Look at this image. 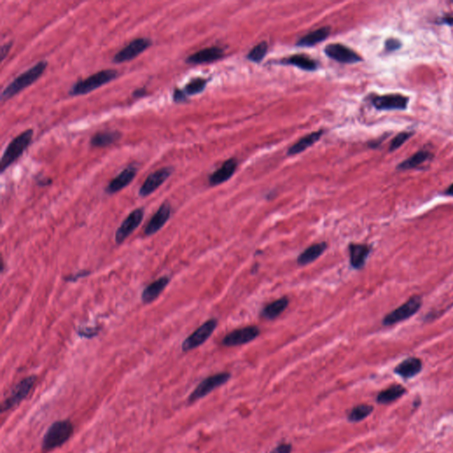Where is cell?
<instances>
[{
    "mask_svg": "<svg viewBox=\"0 0 453 453\" xmlns=\"http://www.w3.org/2000/svg\"><path fill=\"white\" fill-rule=\"evenodd\" d=\"M47 67H48L47 61H39L36 65L31 67V69L21 74L3 90L0 96L1 100L8 101L20 92H23L26 88L31 86V84H34L35 82L39 80V77L45 73Z\"/></svg>",
    "mask_w": 453,
    "mask_h": 453,
    "instance_id": "1",
    "label": "cell"
},
{
    "mask_svg": "<svg viewBox=\"0 0 453 453\" xmlns=\"http://www.w3.org/2000/svg\"><path fill=\"white\" fill-rule=\"evenodd\" d=\"M74 431V425L69 419L55 421L50 426L43 438L42 449L49 451L61 447L71 438Z\"/></svg>",
    "mask_w": 453,
    "mask_h": 453,
    "instance_id": "2",
    "label": "cell"
},
{
    "mask_svg": "<svg viewBox=\"0 0 453 453\" xmlns=\"http://www.w3.org/2000/svg\"><path fill=\"white\" fill-rule=\"evenodd\" d=\"M34 130L29 129L12 140L7 146L0 160V172L4 173L15 161L23 155L31 145Z\"/></svg>",
    "mask_w": 453,
    "mask_h": 453,
    "instance_id": "3",
    "label": "cell"
},
{
    "mask_svg": "<svg viewBox=\"0 0 453 453\" xmlns=\"http://www.w3.org/2000/svg\"><path fill=\"white\" fill-rule=\"evenodd\" d=\"M119 77L118 71L115 69H104L93 74L92 76L77 81L69 91L70 96H82L93 92L98 88L115 80Z\"/></svg>",
    "mask_w": 453,
    "mask_h": 453,
    "instance_id": "4",
    "label": "cell"
},
{
    "mask_svg": "<svg viewBox=\"0 0 453 453\" xmlns=\"http://www.w3.org/2000/svg\"><path fill=\"white\" fill-rule=\"evenodd\" d=\"M421 304V297L417 295L412 296L404 304L387 314L382 320V324L384 326H391L394 324L399 323L403 320H407L419 311Z\"/></svg>",
    "mask_w": 453,
    "mask_h": 453,
    "instance_id": "5",
    "label": "cell"
},
{
    "mask_svg": "<svg viewBox=\"0 0 453 453\" xmlns=\"http://www.w3.org/2000/svg\"><path fill=\"white\" fill-rule=\"evenodd\" d=\"M217 320L210 319L206 320L205 323L198 327L192 334L189 335L182 344V350L183 352H187L202 345L213 335L215 328H217Z\"/></svg>",
    "mask_w": 453,
    "mask_h": 453,
    "instance_id": "6",
    "label": "cell"
},
{
    "mask_svg": "<svg viewBox=\"0 0 453 453\" xmlns=\"http://www.w3.org/2000/svg\"><path fill=\"white\" fill-rule=\"evenodd\" d=\"M36 381H37L36 375H30L25 377L18 384H16L15 388H13L11 394L6 398L1 405V411L3 412L9 411L12 408L18 405L23 400L25 399L34 387Z\"/></svg>",
    "mask_w": 453,
    "mask_h": 453,
    "instance_id": "7",
    "label": "cell"
},
{
    "mask_svg": "<svg viewBox=\"0 0 453 453\" xmlns=\"http://www.w3.org/2000/svg\"><path fill=\"white\" fill-rule=\"evenodd\" d=\"M230 377H231L230 373L223 372V373L213 374V375L204 379L189 396V400H188L189 403L191 404L200 398L205 397L206 395L212 392L213 389L219 388L221 385L225 384L230 379Z\"/></svg>",
    "mask_w": 453,
    "mask_h": 453,
    "instance_id": "8",
    "label": "cell"
},
{
    "mask_svg": "<svg viewBox=\"0 0 453 453\" xmlns=\"http://www.w3.org/2000/svg\"><path fill=\"white\" fill-rule=\"evenodd\" d=\"M153 45V41L148 38H138L134 39L127 46L120 50L115 54L113 59V62L115 64H122L127 61H130L144 53L145 50L148 49Z\"/></svg>",
    "mask_w": 453,
    "mask_h": 453,
    "instance_id": "9",
    "label": "cell"
},
{
    "mask_svg": "<svg viewBox=\"0 0 453 453\" xmlns=\"http://www.w3.org/2000/svg\"><path fill=\"white\" fill-rule=\"evenodd\" d=\"M144 216H145V209L142 207L132 211L126 217L125 220L122 221V224L116 230L115 243L120 245L127 238H129L130 235L140 226L142 221L144 220Z\"/></svg>",
    "mask_w": 453,
    "mask_h": 453,
    "instance_id": "10",
    "label": "cell"
},
{
    "mask_svg": "<svg viewBox=\"0 0 453 453\" xmlns=\"http://www.w3.org/2000/svg\"><path fill=\"white\" fill-rule=\"evenodd\" d=\"M260 334L257 326H247L237 328L229 333L221 341V344L227 347L239 346L255 340Z\"/></svg>",
    "mask_w": 453,
    "mask_h": 453,
    "instance_id": "11",
    "label": "cell"
},
{
    "mask_svg": "<svg viewBox=\"0 0 453 453\" xmlns=\"http://www.w3.org/2000/svg\"><path fill=\"white\" fill-rule=\"evenodd\" d=\"M174 168L172 167H165L157 171L153 172L145 179L139 189V196L142 198L148 197L158 190L173 174Z\"/></svg>",
    "mask_w": 453,
    "mask_h": 453,
    "instance_id": "12",
    "label": "cell"
},
{
    "mask_svg": "<svg viewBox=\"0 0 453 453\" xmlns=\"http://www.w3.org/2000/svg\"><path fill=\"white\" fill-rule=\"evenodd\" d=\"M409 99L400 94L377 96L372 99L373 107L378 110H404Z\"/></svg>",
    "mask_w": 453,
    "mask_h": 453,
    "instance_id": "13",
    "label": "cell"
},
{
    "mask_svg": "<svg viewBox=\"0 0 453 453\" xmlns=\"http://www.w3.org/2000/svg\"><path fill=\"white\" fill-rule=\"evenodd\" d=\"M172 206L168 202H164L159 207L156 213L149 221L145 228V235L151 236L159 232L171 217Z\"/></svg>",
    "mask_w": 453,
    "mask_h": 453,
    "instance_id": "14",
    "label": "cell"
},
{
    "mask_svg": "<svg viewBox=\"0 0 453 453\" xmlns=\"http://www.w3.org/2000/svg\"><path fill=\"white\" fill-rule=\"evenodd\" d=\"M325 54L332 60L341 62L352 64L361 61V58L356 54L354 51L340 44H330L325 47Z\"/></svg>",
    "mask_w": 453,
    "mask_h": 453,
    "instance_id": "15",
    "label": "cell"
},
{
    "mask_svg": "<svg viewBox=\"0 0 453 453\" xmlns=\"http://www.w3.org/2000/svg\"><path fill=\"white\" fill-rule=\"evenodd\" d=\"M137 174V169L135 167L126 168L111 181L106 188V192L107 194L113 195L122 191L125 187L132 183Z\"/></svg>",
    "mask_w": 453,
    "mask_h": 453,
    "instance_id": "16",
    "label": "cell"
},
{
    "mask_svg": "<svg viewBox=\"0 0 453 453\" xmlns=\"http://www.w3.org/2000/svg\"><path fill=\"white\" fill-rule=\"evenodd\" d=\"M223 50L219 47H209L206 49L200 50L195 54H191L187 58L186 62L192 65H200L211 63L213 61L220 60L223 56Z\"/></svg>",
    "mask_w": 453,
    "mask_h": 453,
    "instance_id": "17",
    "label": "cell"
},
{
    "mask_svg": "<svg viewBox=\"0 0 453 453\" xmlns=\"http://www.w3.org/2000/svg\"><path fill=\"white\" fill-rule=\"evenodd\" d=\"M169 282L170 278L167 275H164L146 286L142 292L141 299L143 303L151 304L153 301L156 300L160 297V294L164 291Z\"/></svg>",
    "mask_w": 453,
    "mask_h": 453,
    "instance_id": "18",
    "label": "cell"
},
{
    "mask_svg": "<svg viewBox=\"0 0 453 453\" xmlns=\"http://www.w3.org/2000/svg\"><path fill=\"white\" fill-rule=\"evenodd\" d=\"M370 251V246L366 244H350L349 245L350 266L355 269L363 268L369 256Z\"/></svg>",
    "mask_w": 453,
    "mask_h": 453,
    "instance_id": "19",
    "label": "cell"
},
{
    "mask_svg": "<svg viewBox=\"0 0 453 453\" xmlns=\"http://www.w3.org/2000/svg\"><path fill=\"white\" fill-rule=\"evenodd\" d=\"M422 362L418 358H408L396 366L394 372L404 379H411L420 373Z\"/></svg>",
    "mask_w": 453,
    "mask_h": 453,
    "instance_id": "20",
    "label": "cell"
},
{
    "mask_svg": "<svg viewBox=\"0 0 453 453\" xmlns=\"http://www.w3.org/2000/svg\"><path fill=\"white\" fill-rule=\"evenodd\" d=\"M236 166H237V163H236V160H234V159H230V160L225 161L221 168L210 176V185L215 186V185H219L221 183L227 182L234 175V173L236 171Z\"/></svg>",
    "mask_w": 453,
    "mask_h": 453,
    "instance_id": "21",
    "label": "cell"
},
{
    "mask_svg": "<svg viewBox=\"0 0 453 453\" xmlns=\"http://www.w3.org/2000/svg\"><path fill=\"white\" fill-rule=\"evenodd\" d=\"M122 137V133L118 130H107L96 133L91 138V145L93 147L104 148L114 145Z\"/></svg>",
    "mask_w": 453,
    "mask_h": 453,
    "instance_id": "22",
    "label": "cell"
},
{
    "mask_svg": "<svg viewBox=\"0 0 453 453\" xmlns=\"http://www.w3.org/2000/svg\"><path fill=\"white\" fill-rule=\"evenodd\" d=\"M328 244L326 243L314 244L306 248L305 251L300 253L297 259V263L299 266H305L310 263L316 260L319 257L323 254L324 251L327 250Z\"/></svg>",
    "mask_w": 453,
    "mask_h": 453,
    "instance_id": "23",
    "label": "cell"
},
{
    "mask_svg": "<svg viewBox=\"0 0 453 453\" xmlns=\"http://www.w3.org/2000/svg\"><path fill=\"white\" fill-rule=\"evenodd\" d=\"M289 303L288 297H280L278 299L271 302L270 304H268L263 308L261 316L267 320H274L285 311L289 305Z\"/></svg>",
    "mask_w": 453,
    "mask_h": 453,
    "instance_id": "24",
    "label": "cell"
},
{
    "mask_svg": "<svg viewBox=\"0 0 453 453\" xmlns=\"http://www.w3.org/2000/svg\"><path fill=\"white\" fill-rule=\"evenodd\" d=\"M405 393L406 388H404L403 386L398 384L392 385L378 394L376 397L377 403L380 404H391L396 400L399 399Z\"/></svg>",
    "mask_w": 453,
    "mask_h": 453,
    "instance_id": "25",
    "label": "cell"
},
{
    "mask_svg": "<svg viewBox=\"0 0 453 453\" xmlns=\"http://www.w3.org/2000/svg\"><path fill=\"white\" fill-rule=\"evenodd\" d=\"M322 135H323V130H319V131L309 134L307 136L301 138L299 141L296 143L295 145H292L289 148L288 154L289 155H296V154L304 152L306 149L311 147L312 145H314L320 139Z\"/></svg>",
    "mask_w": 453,
    "mask_h": 453,
    "instance_id": "26",
    "label": "cell"
},
{
    "mask_svg": "<svg viewBox=\"0 0 453 453\" xmlns=\"http://www.w3.org/2000/svg\"><path fill=\"white\" fill-rule=\"evenodd\" d=\"M330 32V29L328 27L320 28L317 31H312L309 34L305 35L302 39H299L297 43L298 46H312L316 44L324 41L327 39Z\"/></svg>",
    "mask_w": 453,
    "mask_h": 453,
    "instance_id": "27",
    "label": "cell"
},
{
    "mask_svg": "<svg viewBox=\"0 0 453 453\" xmlns=\"http://www.w3.org/2000/svg\"><path fill=\"white\" fill-rule=\"evenodd\" d=\"M433 156L432 153L427 152V151H419L418 153H415L412 156L408 158L407 160H404L403 162H401L397 166L398 170H408L411 168H417L418 166L422 164L423 162H425L427 160H429L431 157Z\"/></svg>",
    "mask_w": 453,
    "mask_h": 453,
    "instance_id": "28",
    "label": "cell"
},
{
    "mask_svg": "<svg viewBox=\"0 0 453 453\" xmlns=\"http://www.w3.org/2000/svg\"><path fill=\"white\" fill-rule=\"evenodd\" d=\"M288 65L295 66L305 71H314L317 69L316 62L312 60L309 56L297 54L293 55L284 61Z\"/></svg>",
    "mask_w": 453,
    "mask_h": 453,
    "instance_id": "29",
    "label": "cell"
},
{
    "mask_svg": "<svg viewBox=\"0 0 453 453\" xmlns=\"http://www.w3.org/2000/svg\"><path fill=\"white\" fill-rule=\"evenodd\" d=\"M373 411V406L370 404H358L349 411L347 419L350 422H359L368 417Z\"/></svg>",
    "mask_w": 453,
    "mask_h": 453,
    "instance_id": "30",
    "label": "cell"
},
{
    "mask_svg": "<svg viewBox=\"0 0 453 453\" xmlns=\"http://www.w3.org/2000/svg\"><path fill=\"white\" fill-rule=\"evenodd\" d=\"M207 80L204 78H195L186 84L183 89L187 96H192L202 92L206 88Z\"/></svg>",
    "mask_w": 453,
    "mask_h": 453,
    "instance_id": "31",
    "label": "cell"
},
{
    "mask_svg": "<svg viewBox=\"0 0 453 453\" xmlns=\"http://www.w3.org/2000/svg\"><path fill=\"white\" fill-rule=\"evenodd\" d=\"M267 48L268 47H267V43H259L250 51V53L247 55L248 60L256 62V63H259L262 61L265 55L267 54Z\"/></svg>",
    "mask_w": 453,
    "mask_h": 453,
    "instance_id": "32",
    "label": "cell"
},
{
    "mask_svg": "<svg viewBox=\"0 0 453 453\" xmlns=\"http://www.w3.org/2000/svg\"><path fill=\"white\" fill-rule=\"evenodd\" d=\"M411 137V132H402V133L398 134L396 137H394V139L391 141V144L389 146V151L390 152L396 151L399 148L401 145H404V143L407 141Z\"/></svg>",
    "mask_w": 453,
    "mask_h": 453,
    "instance_id": "33",
    "label": "cell"
},
{
    "mask_svg": "<svg viewBox=\"0 0 453 453\" xmlns=\"http://www.w3.org/2000/svg\"><path fill=\"white\" fill-rule=\"evenodd\" d=\"M100 329L99 328H79V330L77 331L78 335L81 337H85V338H93L97 335H99Z\"/></svg>",
    "mask_w": 453,
    "mask_h": 453,
    "instance_id": "34",
    "label": "cell"
},
{
    "mask_svg": "<svg viewBox=\"0 0 453 453\" xmlns=\"http://www.w3.org/2000/svg\"><path fill=\"white\" fill-rule=\"evenodd\" d=\"M92 274V272L89 270H82L77 272L76 274H69L64 277V281L68 282H75L78 281L79 279L87 277L90 274Z\"/></svg>",
    "mask_w": 453,
    "mask_h": 453,
    "instance_id": "35",
    "label": "cell"
},
{
    "mask_svg": "<svg viewBox=\"0 0 453 453\" xmlns=\"http://www.w3.org/2000/svg\"><path fill=\"white\" fill-rule=\"evenodd\" d=\"M173 99L175 103H182L187 100L186 93L183 90H180L178 88H175L173 92Z\"/></svg>",
    "mask_w": 453,
    "mask_h": 453,
    "instance_id": "36",
    "label": "cell"
},
{
    "mask_svg": "<svg viewBox=\"0 0 453 453\" xmlns=\"http://www.w3.org/2000/svg\"><path fill=\"white\" fill-rule=\"evenodd\" d=\"M401 46H402V44L397 39H389L385 43V48L389 52L396 51V50L399 49Z\"/></svg>",
    "mask_w": 453,
    "mask_h": 453,
    "instance_id": "37",
    "label": "cell"
},
{
    "mask_svg": "<svg viewBox=\"0 0 453 453\" xmlns=\"http://www.w3.org/2000/svg\"><path fill=\"white\" fill-rule=\"evenodd\" d=\"M292 450V445L289 443H281L268 453H290Z\"/></svg>",
    "mask_w": 453,
    "mask_h": 453,
    "instance_id": "38",
    "label": "cell"
},
{
    "mask_svg": "<svg viewBox=\"0 0 453 453\" xmlns=\"http://www.w3.org/2000/svg\"><path fill=\"white\" fill-rule=\"evenodd\" d=\"M12 46H13V42L7 43L1 46V61H4L6 58L8 57V54L10 53Z\"/></svg>",
    "mask_w": 453,
    "mask_h": 453,
    "instance_id": "39",
    "label": "cell"
},
{
    "mask_svg": "<svg viewBox=\"0 0 453 453\" xmlns=\"http://www.w3.org/2000/svg\"><path fill=\"white\" fill-rule=\"evenodd\" d=\"M147 95H148V92H147V90L145 87L138 88V89L134 91L133 94H132L135 99H141V98H144V97Z\"/></svg>",
    "mask_w": 453,
    "mask_h": 453,
    "instance_id": "40",
    "label": "cell"
},
{
    "mask_svg": "<svg viewBox=\"0 0 453 453\" xmlns=\"http://www.w3.org/2000/svg\"><path fill=\"white\" fill-rule=\"evenodd\" d=\"M438 23L453 26V16H444L438 20Z\"/></svg>",
    "mask_w": 453,
    "mask_h": 453,
    "instance_id": "41",
    "label": "cell"
},
{
    "mask_svg": "<svg viewBox=\"0 0 453 453\" xmlns=\"http://www.w3.org/2000/svg\"><path fill=\"white\" fill-rule=\"evenodd\" d=\"M52 183H53V180L51 179V178H46V177L38 180V184H39V186H48V185H51Z\"/></svg>",
    "mask_w": 453,
    "mask_h": 453,
    "instance_id": "42",
    "label": "cell"
},
{
    "mask_svg": "<svg viewBox=\"0 0 453 453\" xmlns=\"http://www.w3.org/2000/svg\"><path fill=\"white\" fill-rule=\"evenodd\" d=\"M445 194L448 196H453V183L446 190Z\"/></svg>",
    "mask_w": 453,
    "mask_h": 453,
    "instance_id": "43",
    "label": "cell"
}]
</instances>
